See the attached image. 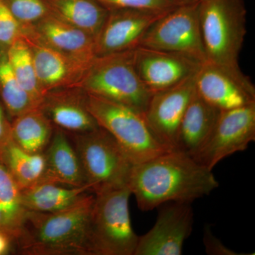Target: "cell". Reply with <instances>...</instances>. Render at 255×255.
I'll return each instance as SVG.
<instances>
[{
    "mask_svg": "<svg viewBox=\"0 0 255 255\" xmlns=\"http://www.w3.org/2000/svg\"><path fill=\"white\" fill-rule=\"evenodd\" d=\"M137 206L149 211L169 202L191 203L219 187L213 170L172 150L133 164L127 181Z\"/></svg>",
    "mask_w": 255,
    "mask_h": 255,
    "instance_id": "cell-1",
    "label": "cell"
},
{
    "mask_svg": "<svg viewBox=\"0 0 255 255\" xmlns=\"http://www.w3.org/2000/svg\"><path fill=\"white\" fill-rule=\"evenodd\" d=\"M95 196L90 192L73 205L53 213L25 211L11 234L20 254L93 255L90 229Z\"/></svg>",
    "mask_w": 255,
    "mask_h": 255,
    "instance_id": "cell-2",
    "label": "cell"
},
{
    "mask_svg": "<svg viewBox=\"0 0 255 255\" xmlns=\"http://www.w3.org/2000/svg\"><path fill=\"white\" fill-rule=\"evenodd\" d=\"M77 87L142 114L152 96L137 73L134 49L96 56Z\"/></svg>",
    "mask_w": 255,
    "mask_h": 255,
    "instance_id": "cell-3",
    "label": "cell"
},
{
    "mask_svg": "<svg viewBox=\"0 0 255 255\" xmlns=\"http://www.w3.org/2000/svg\"><path fill=\"white\" fill-rule=\"evenodd\" d=\"M199 16L206 62L237 66L247 34L244 1L201 0Z\"/></svg>",
    "mask_w": 255,
    "mask_h": 255,
    "instance_id": "cell-4",
    "label": "cell"
},
{
    "mask_svg": "<svg viewBox=\"0 0 255 255\" xmlns=\"http://www.w3.org/2000/svg\"><path fill=\"white\" fill-rule=\"evenodd\" d=\"M86 105L99 127L116 139L132 163L145 162L172 150L154 134L143 114L87 93Z\"/></svg>",
    "mask_w": 255,
    "mask_h": 255,
    "instance_id": "cell-5",
    "label": "cell"
},
{
    "mask_svg": "<svg viewBox=\"0 0 255 255\" xmlns=\"http://www.w3.org/2000/svg\"><path fill=\"white\" fill-rule=\"evenodd\" d=\"M95 194L90 238L93 255H134L138 236L132 228L128 185Z\"/></svg>",
    "mask_w": 255,
    "mask_h": 255,
    "instance_id": "cell-6",
    "label": "cell"
},
{
    "mask_svg": "<svg viewBox=\"0 0 255 255\" xmlns=\"http://www.w3.org/2000/svg\"><path fill=\"white\" fill-rule=\"evenodd\" d=\"M70 135L92 193L127 185L133 163L110 132L99 127Z\"/></svg>",
    "mask_w": 255,
    "mask_h": 255,
    "instance_id": "cell-7",
    "label": "cell"
},
{
    "mask_svg": "<svg viewBox=\"0 0 255 255\" xmlns=\"http://www.w3.org/2000/svg\"><path fill=\"white\" fill-rule=\"evenodd\" d=\"M199 1L181 5L162 15L145 32L139 46L180 53L205 63Z\"/></svg>",
    "mask_w": 255,
    "mask_h": 255,
    "instance_id": "cell-8",
    "label": "cell"
},
{
    "mask_svg": "<svg viewBox=\"0 0 255 255\" xmlns=\"http://www.w3.org/2000/svg\"><path fill=\"white\" fill-rule=\"evenodd\" d=\"M255 140V103L223 111L200 152L194 157L211 170L221 160L248 148Z\"/></svg>",
    "mask_w": 255,
    "mask_h": 255,
    "instance_id": "cell-9",
    "label": "cell"
},
{
    "mask_svg": "<svg viewBox=\"0 0 255 255\" xmlns=\"http://www.w3.org/2000/svg\"><path fill=\"white\" fill-rule=\"evenodd\" d=\"M196 91L221 112L255 103V87L239 65L205 63L194 78Z\"/></svg>",
    "mask_w": 255,
    "mask_h": 255,
    "instance_id": "cell-10",
    "label": "cell"
},
{
    "mask_svg": "<svg viewBox=\"0 0 255 255\" xmlns=\"http://www.w3.org/2000/svg\"><path fill=\"white\" fill-rule=\"evenodd\" d=\"M159 207L155 225L139 236L134 255H180L190 236L194 212L190 203L169 202Z\"/></svg>",
    "mask_w": 255,
    "mask_h": 255,
    "instance_id": "cell-11",
    "label": "cell"
},
{
    "mask_svg": "<svg viewBox=\"0 0 255 255\" xmlns=\"http://www.w3.org/2000/svg\"><path fill=\"white\" fill-rule=\"evenodd\" d=\"M134 59L137 73L152 95L194 78L203 64L187 55L142 46L134 49Z\"/></svg>",
    "mask_w": 255,
    "mask_h": 255,
    "instance_id": "cell-12",
    "label": "cell"
},
{
    "mask_svg": "<svg viewBox=\"0 0 255 255\" xmlns=\"http://www.w3.org/2000/svg\"><path fill=\"white\" fill-rule=\"evenodd\" d=\"M163 14L139 10H110L95 38L96 56L135 49L147 30Z\"/></svg>",
    "mask_w": 255,
    "mask_h": 255,
    "instance_id": "cell-13",
    "label": "cell"
},
{
    "mask_svg": "<svg viewBox=\"0 0 255 255\" xmlns=\"http://www.w3.org/2000/svg\"><path fill=\"white\" fill-rule=\"evenodd\" d=\"M194 78L151 96L143 113L151 130L171 150L175 149L181 121L196 92Z\"/></svg>",
    "mask_w": 255,
    "mask_h": 255,
    "instance_id": "cell-14",
    "label": "cell"
},
{
    "mask_svg": "<svg viewBox=\"0 0 255 255\" xmlns=\"http://www.w3.org/2000/svg\"><path fill=\"white\" fill-rule=\"evenodd\" d=\"M31 48L38 85L42 93L77 87L89 65L46 46L22 33Z\"/></svg>",
    "mask_w": 255,
    "mask_h": 255,
    "instance_id": "cell-15",
    "label": "cell"
},
{
    "mask_svg": "<svg viewBox=\"0 0 255 255\" xmlns=\"http://www.w3.org/2000/svg\"><path fill=\"white\" fill-rule=\"evenodd\" d=\"M22 33L86 65H90L96 57L93 36L50 14L34 24L22 28Z\"/></svg>",
    "mask_w": 255,
    "mask_h": 255,
    "instance_id": "cell-16",
    "label": "cell"
},
{
    "mask_svg": "<svg viewBox=\"0 0 255 255\" xmlns=\"http://www.w3.org/2000/svg\"><path fill=\"white\" fill-rule=\"evenodd\" d=\"M40 109L55 128L65 132L82 134L100 127L87 109L86 93L78 87L48 92Z\"/></svg>",
    "mask_w": 255,
    "mask_h": 255,
    "instance_id": "cell-17",
    "label": "cell"
},
{
    "mask_svg": "<svg viewBox=\"0 0 255 255\" xmlns=\"http://www.w3.org/2000/svg\"><path fill=\"white\" fill-rule=\"evenodd\" d=\"M220 113L196 91L181 121L174 150L194 158L209 140Z\"/></svg>",
    "mask_w": 255,
    "mask_h": 255,
    "instance_id": "cell-18",
    "label": "cell"
},
{
    "mask_svg": "<svg viewBox=\"0 0 255 255\" xmlns=\"http://www.w3.org/2000/svg\"><path fill=\"white\" fill-rule=\"evenodd\" d=\"M46 170L40 182L58 183L68 187L87 186L81 163L70 137L55 128L44 151Z\"/></svg>",
    "mask_w": 255,
    "mask_h": 255,
    "instance_id": "cell-19",
    "label": "cell"
},
{
    "mask_svg": "<svg viewBox=\"0 0 255 255\" xmlns=\"http://www.w3.org/2000/svg\"><path fill=\"white\" fill-rule=\"evenodd\" d=\"M90 192L87 186L73 187L39 182L21 190L20 202L25 211L53 213L70 207Z\"/></svg>",
    "mask_w": 255,
    "mask_h": 255,
    "instance_id": "cell-20",
    "label": "cell"
},
{
    "mask_svg": "<svg viewBox=\"0 0 255 255\" xmlns=\"http://www.w3.org/2000/svg\"><path fill=\"white\" fill-rule=\"evenodd\" d=\"M50 14L86 32L94 38L105 23L109 10L97 0H45Z\"/></svg>",
    "mask_w": 255,
    "mask_h": 255,
    "instance_id": "cell-21",
    "label": "cell"
},
{
    "mask_svg": "<svg viewBox=\"0 0 255 255\" xmlns=\"http://www.w3.org/2000/svg\"><path fill=\"white\" fill-rule=\"evenodd\" d=\"M14 119L11 124V141L29 153L44 152L51 140L55 128L40 107Z\"/></svg>",
    "mask_w": 255,
    "mask_h": 255,
    "instance_id": "cell-22",
    "label": "cell"
},
{
    "mask_svg": "<svg viewBox=\"0 0 255 255\" xmlns=\"http://www.w3.org/2000/svg\"><path fill=\"white\" fill-rule=\"evenodd\" d=\"M0 162L9 170L20 191L39 182L46 170L44 152L29 153L12 141L5 147Z\"/></svg>",
    "mask_w": 255,
    "mask_h": 255,
    "instance_id": "cell-23",
    "label": "cell"
},
{
    "mask_svg": "<svg viewBox=\"0 0 255 255\" xmlns=\"http://www.w3.org/2000/svg\"><path fill=\"white\" fill-rule=\"evenodd\" d=\"M6 56L11 70L21 87L41 106L44 95L37 80L31 48L23 36L10 45Z\"/></svg>",
    "mask_w": 255,
    "mask_h": 255,
    "instance_id": "cell-24",
    "label": "cell"
},
{
    "mask_svg": "<svg viewBox=\"0 0 255 255\" xmlns=\"http://www.w3.org/2000/svg\"><path fill=\"white\" fill-rule=\"evenodd\" d=\"M0 95L11 117L21 115L40 107V105L21 87L15 77L6 53L0 55Z\"/></svg>",
    "mask_w": 255,
    "mask_h": 255,
    "instance_id": "cell-25",
    "label": "cell"
},
{
    "mask_svg": "<svg viewBox=\"0 0 255 255\" xmlns=\"http://www.w3.org/2000/svg\"><path fill=\"white\" fill-rule=\"evenodd\" d=\"M20 194L21 191L14 178L0 162V205L11 221L13 231L18 227L25 211L20 202Z\"/></svg>",
    "mask_w": 255,
    "mask_h": 255,
    "instance_id": "cell-26",
    "label": "cell"
},
{
    "mask_svg": "<svg viewBox=\"0 0 255 255\" xmlns=\"http://www.w3.org/2000/svg\"><path fill=\"white\" fill-rule=\"evenodd\" d=\"M21 28L34 24L50 14L45 0H2Z\"/></svg>",
    "mask_w": 255,
    "mask_h": 255,
    "instance_id": "cell-27",
    "label": "cell"
},
{
    "mask_svg": "<svg viewBox=\"0 0 255 255\" xmlns=\"http://www.w3.org/2000/svg\"><path fill=\"white\" fill-rule=\"evenodd\" d=\"M110 11L114 9H132L165 14L178 5L169 0H97Z\"/></svg>",
    "mask_w": 255,
    "mask_h": 255,
    "instance_id": "cell-28",
    "label": "cell"
},
{
    "mask_svg": "<svg viewBox=\"0 0 255 255\" xmlns=\"http://www.w3.org/2000/svg\"><path fill=\"white\" fill-rule=\"evenodd\" d=\"M22 28L7 6L0 0V45L9 47L20 36Z\"/></svg>",
    "mask_w": 255,
    "mask_h": 255,
    "instance_id": "cell-29",
    "label": "cell"
},
{
    "mask_svg": "<svg viewBox=\"0 0 255 255\" xmlns=\"http://www.w3.org/2000/svg\"><path fill=\"white\" fill-rule=\"evenodd\" d=\"M204 244L206 253L211 255H248L246 253H237L224 246L220 240L215 237L209 226L204 229Z\"/></svg>",
    "mask_w": 255,
    "mask_h": 255,
    "instance_id": "cell-30",
    "label": "cell"
},
{
    "mask_svg": "<svg viewBox=\"0 0 255 255\" xmlns=\"http://www.w3.org/2000/svg\"><path fill=\"white\" fill-rule=\"evenodd\" d=\"M11 141V124L6 122L4 112L0 107V159L5 147Z\"/></svg>",
    "mask_w": 255,
    "mask_h": 255,
    "instance_id": "cell-31",
    "label": "cell"
},
{
    "mask_svg": "<svg viewBox=\"0 0 255 255\" xmlns=\"http://www.w3.org/2000/svg\"><path fill=\"white\" fill-rule=\"evenodd\" d=\"M11 243H13L11 235L7 231L0 230V255L8 253Z\"/></svg>",
    "mask_w": 255,
    "mask_h": 255,
    "instance_id": "cell-32",
    "label": "cell"
},
{
    "mask_svg": "<svg viewBox=\"0 0 255 255\" xmlns=\"http://www.w3.org/2000/svg\"><path fill=\"white\" fill-rule=\"evenodd\" d=\"M0 230L7 231L11 235L13 231L12 224L1 205H0Z\"/></svg>",
    "mask_w": 255,
    "mask_h": 255,
    "instance_id": "cell-33",
    "label": "cell"
},
{
    "mask_svg": "<svg viewBox=\"0 0 255 255\" xmlns=\"http://www.w3.org/2000/svg\"><path fill=\"white\" fill-rule=\"evenodd\" d=\"M169 1H172L174 4L178 5V6H181V5L193 4V3L198 2L200 0H169Z\"/></svg>",
    "mask_w": 255,
    "mask_h": 255,
    "instance_id": "cell-34",
    "label": "cell"
},
{
    "mask_svg": "<svg viewBox=\"0 0 255 255\" xmlns=\"http://www.w3.org/2000/svg\"><path fill=\"white\" fill-rule=\"evenodd\" d=\"M200 1H201V0H200Z\"/></svg>",
    "mask_w": 255,
    "mask_h": 255,
    "instance_id": "cell-35",
    "label": "cell"
}]
</instances>
